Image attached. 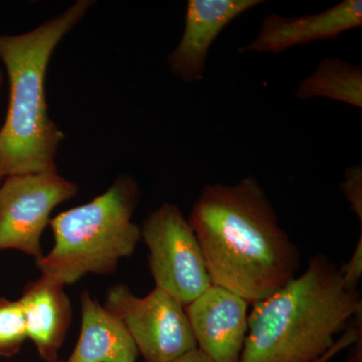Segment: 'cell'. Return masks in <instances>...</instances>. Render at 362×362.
<instances>
[{
    "label": "cell",
    "instance_id": "cell-13",
    "mask_svg": "<svg viewBox=\"0 0 362 362\" xmlns=\"http://www.w3.org/2000/svg\"><path fill=\"white\" fill-rule=\"evenodd\" d=\"M296 97H322L362 108V70L337 58H326L310 76L300 83Z\"/></svg>",
    "mask_w": 362,
    "mask_h": 362
},
{
    "label": "cell",
    "instance_id": "cell-10",
    "mask_svg": "<svg viewBox=\"0 0 362 362\" xmlns=\"http://www.w3.org/2000/svg\"><path fill=\"white\" fill-rule=\"evenodd\" d=\"M361 25V0H344L322 13L300 18H283L273 13L264 20L257 39L240 47L239 52L278 54L316 40L337 39L342 33Z\"/></svg>",
    "mask_w": 362,
    "mask_h": 362
},
{
    "label": "cell",
    "instance_id": "cell-19",
    "mask_svg": "<svg viewBox=\"0 0 362 362\" xmlns=\"http://www.w3.org/2000/svg\"><path fill=\"white\" fill-rule=\"evenodd\" d=\"M2 83H4V74L0 70V89H1Z\"/></svg>",
    "mask_w": 362,
    "mask_h": 362
},
{
    "label": "cell",
    "instance_id": "cell-17",
    "mask_svg": "<svg viewBox=\"0 0 362 362\" xmlns=\"http://www.w3.org/2000/svg\"><path fill=\"white\" fill-rule=\"evenodd\" d=\"M343 282L349 289L357 290L362 275V233L359 235L356 250L346 265L340 268Z\"/></svg>",
    "mask_w": 362,
    "mask_h": 362
},
{
    "label": "cell",
    "instance_id": "cell-6",
    "mask_svg": "<svg viewBox=\"0 0 362 362\" xmlns=\"http://www.w3.org/2000/svg\"><path fill=\"white\" fill-rule=\"evenodd\" d=\"M104 306L121 319L144 362H173L197 349L185 307L159 288L139 298L114 285Z\"/></svg>",
    "mask_w": 362,
    "mask_h": 362
},
{
    "label": "cell",
    "instance_id": "cell-4",
    "mask_svg": "<svg viewBox=\"0 0 362 362\" xmlns=\"http://www.w3.org/2000/svg\"><path fill=\"white\" fill-rule=\"evenodd\" d=\"M139 197L137 181L119 175L103 194L52 218L54 247L35 262L42 276L65 287L88 274L116 272L141 240V228L132 221Z\"/></svg>",
    "mask_w": 362,
    "mask_h": 362
},
{
    "label": "cell",
    "instance_id": "cell-9",
    "mask_svg": "<svg viewBox=\"0 0 362 362\" xmlns=\"http://www.w3.org/2000/svg\"><path fill=\"white\" fill-rule=\"evenodd\" d=\"M261 0H189L185 14V28L177 47L169 54L171 71L185 82L204 78L207 52L230 21Z\"/></svg>",
    "mask_w": 362,
    "mask_h": 362
},
{
    "label": "cell",
    "instance_id": "cell-15",
    "mask_svg": "<svg viewBox=\"0 0 362 362\" xmlns=\"http://www.w3.org/2000/svg\"><path fill=\"white\" fill-rule=\"evenodd\" d=\"M341 189L352 211L359 218L362 223V171L361 166H352L345 173V180Z\"/></svg>",
    "mask_w": 362,
    "mask_h": 362
},
{
    "label": "cell",
    "instance_id": "cell-2",
    "mask_svg": "<svg viewBox=\"0 0 362 362\" xmlns=\"http://www.w3.org/2000/svg\"><path fill=\"white\" fill-rule=\"evenodd\" d=\"M359 312L361 293L349 289L337 264L317 254L301 276L254 304L240 362H315Z\"/></svg>",
    "mask_w": 362,
    "mask_h": 362
},
{
    "label": "cell",
    "instance_id": "cell-5",
    "mask_svg": "<svg viewBox=\"0 0 362 362\" xmlns=\"http://www.w3.org/2000/svg\"><path fill=\"white\" fill-rule=\"evenodd\" d=\"M141 239L148 247L156 287L182 306L213 285L194 228L175 204H164L147 216Z\"/></svg>",
    "mask_w": 362,
    "mask_h": 362
},
{
    "label": "cell",
    "instance_id": "cell-20",
    "mask_svg": "<svg viewBox=\"0 0 362 362\" xmlns=\"http://www.w3.org/2000/svg\"><path fill=\"white\" fill-rule=\"evenodd\" d=\"M2 177V175H1V171H0V178Z\"/></svg>",
    "mask_w": 362,
    "mask_h": 362
},
{
    "label": "cell",
    "instance_id": "cell-12",
    "mask_svg": "<svg viewBox=\"0 0 362 362\" xmlns=\"http://www.w3.org/2000/svg\"><path fill=\"white\" fill-rule=\"evenodd\" d=\"M81 300L80 337L66 361L57 362H136L137 347L121 319L87 290Z\"/></svg>",
    "mask_w": 362,
    "mask_h": 362
},
{
    "label": "cell",
    "instance_id": "cell-16",
    "mask_svg": "<svg viewBox=\"0 0 362 362\" xmlns=\"http://www.w3.org/2000/svg\"><path fill=\"white\" fill-rule=\"evenodd\" d=\"M361 319L362 312L357 314V315L350 321L346 329L343 332L342 337L337 340L332 349H331L325 356H323L315 362H328L331 358H333L337 354H339L340 351H342L343 349L351 346V345L361 337Z\"/></svg>",
    "mask_w": 362,
    "mask_h": 362
},
{
    "label": "cell",
    "instance_id": "cell-18",
    "mask_svg": "<svg viewBox=\"0 0 362 362\" xmlns=\"http://www.w3.org/2000/svg\"><path fill=\"white\" fill-rule=\"evenodd\" d=\"M173 362H213L202 351L201 349H195L187 354H183Z\"/></svg>",
    "mask_w": 362,
    "mask_h": 362
},
{
    "label": "cell",
    "instance_id": "cell-7",
    "mask_svg": "<svg viewBox=\"0 0 362 362\" xmlns=\"http://www.w3.org/2000/svg\"><path fill=\"white\" fill-rule=\"evenodd\" d=\"M78 192L76 183L57 171L7 176L0 187V251L16 250L40 261L52 209Z\"/></svg>",
    "mask_w": 362,
    "mask_h": 362
},
{
    "label": "cell",
    "instance_id": "cell-14",
    "mask_svg": "<svg viewBox=\"0 0 362 362\" xmlns=\"http://www.w3.org/2000/svg\"><path fill=\"white\" fill-rule=\"evenodd\" d=\"M28 339L20 302L0 298V357L11 358Z\"/></svg>",
    "mask_w": 362,
    "mask_h": 362
},
{
    "label": "cell",
    "instance_id": "cell-8",
    "mask_svg": "<svg viewBox=\"0 0 362 362\" xmlns=\"http://www.w3.org/2000/svg\"><path fill=\"white\" fill-rule=\"evenodd\" d=\"M247 302L211 285L185 307L197 349L213 362H240L247 334Z\"/></svg>",
    "mask_w": 362,
    "mask_h": 362
},
{
    "label": "cell",
    "instance_id": "cell-11",
    "mask_svg": "<svg viewBox=\"0 0 362 362\" xmlns=\"http://www.w3.org/2000/svg\"><path fill=\"white\" fill-rule=\"evenodd\" d=\"M18 302L25 315L26 334L40 358L58 361L73 315L64 286L40 276L25 285Z\"/></svg>",
    "mask_w": 362,
    "mask_h": 362
},
{
    "label": "cell",
    "instance_id": "cell-3",
    "mask_svg": "<svg viewBox=\"0 0 362 362\" xmlns=\"http://www.w3.org/2000/svg\"><path fill=\"white\" fill-rule=\"evenodd\" d=\"M94 4L78 0L39 28L0 35V59L9 78V105L0 129L2 176L57 171L54 158L64 134L49 118L45 80L54 49Z\"/></svg>",
    "mask_w": 362,
    "mask_h": 362
},
{
    "label": "cell",
    "instance_id": "cell-1",
    "mask_svg": "<svg viewBox=\"0 0 362 362\" xmlns=\"http://www.w3.org/2000/svg\"><path fill=\"white\" fill-rule=\"evenodd\" d=\"M211 284L255 304L287 284L300 267L297 247L281 228L256 178L207 185L188 220Z\"/></svg>",
    "mask_w": 362,
    "mask_h": 362
}]
</instances>
